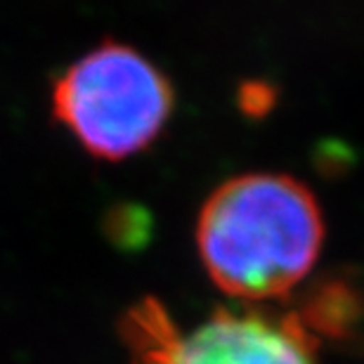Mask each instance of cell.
Wrapping results in <instances>:
<instances>
[{
  "instance_id": "7a4b0ae2",
  "label": "cell",
  "mask_w": 364,
  "mask_h": 364,
  "mask_svg": "<svg viewBox=\"0 0 364 364\" xmlns=\"http://www.w3.org/2000/svg\"><path fill=\"white\" fill-rule=\"evenodd\" d=\"M173 105L164 71L123 43H102L53 85L55 119L88 154L107 161L147 149L166 128Z\"/></svg>"
},
{
  "instance_id": "3957f363",
  "label": "cell",
  "mask_w": 364,
  "mask_h": 364,
  "mask_svg": "<svg viewBox=\"0 0 364 364\" xmlns=\"http://www.w3.org/2000/svg\"><path fill=\"white\" fill-rule=\"evenodd\" d=\"M133 364H317L312 346L289 317L220 310L182 331L161 305L147 301L130 312Z\"/></svg>"
},
{
  "instance_id": "5b68a950",
  "label": "cell",
  "mask_w": 364,
  "mask_h": 364,
  "mask_svg": "<svg viewBox=\"0 0 364 364\" xmlns=\"http://www.w3.org/2000/svg\"><path fill=\"white\" fill-rule=\"evenodd\" d=\"M274 105H277V90L270 83L249 81L242 85V90H239V107H242V112L249 116L260 119V116L270 114V109Z\"/></svg>"
},
{
  "instance_id": "6da1fadb",
  "label": "cell",
  "mask_w": 364,
  "mask_h": 364,
  "mask_svg": "<svg viewBox=\"0 0 364 364\" xmlns=\"http://www.w3.org/2000/svg\"><path fill=\"white\" fill-rule=\"evenodd\" d=\"M324 220L312 189L291 176L223 182L196 220V249L218 289L242 301L291 294L312 270Z\"/></svg>"
},
{
  "instance_id": "277c9868",
  "label": "cell",
  "mask_w": 364,
  "mask_h": 364,
  "mask_svg": "<svg viewBox=\"0 0 364 364\" xmlns=\"http://www.w3.org/2000/svg\"><path fill=\"white\" fill-rule=\"evenodd\" d=\"M291 319L312 346L364 350V267H338L305 289Z\"/></svg>"
}]
</instances>
